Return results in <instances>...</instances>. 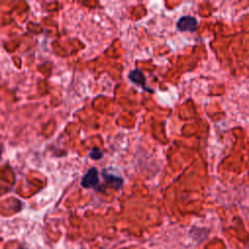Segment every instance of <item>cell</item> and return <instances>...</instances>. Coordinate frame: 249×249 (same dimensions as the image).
I'll use <instances>...</instances> for the list:
<instances>
[{
  "label": "cell",
  "instance_id": "cell-1",
  "mask_svg": "<svg viewBox=\"0 0 249 249\" xmlns=\"http://www.w3.org/2000/svg\"><path fill=\"white\" fill-rule=\"evenodd\" d=\"M197 26H198L197 20L194 17H190V16L182 17L177 22V27L180 31L195 32L197 29Z\"/></svg>",
  "mask_w": 249,
  "mask_h": 249
},
{
  "label": "cell",
  "instance_id": "cell-2",
  "mask_svg": "<svg viewBox=\"0 0 249 249\" xmlns=\"http://www.w3.org/2000/svg\"><path fill=\"white\" fill-rule=\"evenodd\" d=\"M98 184V171L95 167H91L88 170L87 174L83 177L81 185L84 188H95Z\"/></svg>",
  "mask_w": 249,
  "mask_h": 249
},
{
  "label": "cell",
  "instance_id": "cell-3",
  "mask_svg": "<svg viewBox=\"0 0 249 249\" xmlns=\"http://www.w3.org/2000/svg\"><path fill=\"white\" fill-rule=\"evenodd\" d=\"M128 78L131 82H133V83H135V84H137V85H139L143 88L145 87L146 80H145V77H144V75L141 71H139L137 69H134V70L130 71L129 74H128Z\"/></svg>",
  "mask_w": 249,
  "mask_h": 249
},
{
  "label": "cell",
  "instance_id": "cell-4",
  "mask_svg": "<svg viewBox=\"0 0 249 249\" xmlns=\"http://www.w3.org/2000/svg\"><path fill=\"white\" fill-rule=\"evenodd\" d=\"M102 175L104 177V180L106 182L110 183L111 185H113L115 188L119 189V188H121L123 186L124 182H123V179L121 177H117V176H115L113 174H108V173L105 172V170L102 172Z\"/></svg>",
  "mask_w": 249,
  "mask_h": 249
},
{
  "label": "cell",
  "instance_id": "cell-5",
  "mask_svg": "<svg viewBox=\"0 0 249 249\" xmlns=\"http://www.w3.org/2000/svg\"><path fill=\"white\" fill-rule=\"evenodd\" d=\"M102 156H103L102 151L97 147L92 148L89 152V158L92 159V160H99V159L102 158Z\"/></svg>",
  "mask_w": 249,
  "mask_h": 249
}]
</instances>
